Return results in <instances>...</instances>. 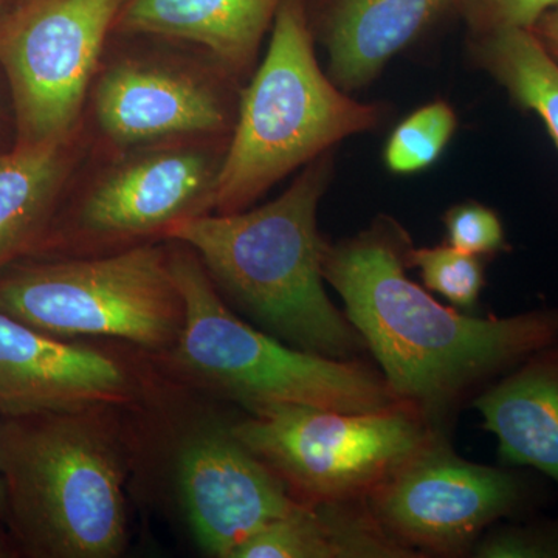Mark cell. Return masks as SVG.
I'll list each match as a JSON object with an SVG mask.
<instances>
[{"mask_svg":"<svg viewBox=\"0 0 558 558\" xmlns=\"http://www.w3.org/2000/svg\"><path fill=\"white\" fill-rule=\"evenodd\" d=\"M124 0H31L0 28V65L16 119L14 146L81 126L92 80Z\"/></svg>","mask_w":558,"mask_h":558,"instance_id":"10","label":"cell"},{"mask_svg":"<svg viewBox=\"0 0 558 558\" xmlns=\"http://www.w3.org/2000/svg\"><path fill=\"white\" fill-rule=\"evenodd\" d=\"M409 233L395 219L329 244L323 277L384 371L389 389L422 413L447 409L558 339V310L478 318L442 306L407 277Z\"/></svg>","mask_w":558,"mask_h":558,"instance_id":"1","label":"cell"},{"mask_svg":"<svg viewBox=\"0 0 558 558\" xmlns=\"http://www.w3.org/2000/svg\"><path fill=\"white\" fill-rule=\"evenodd\" d=\"M175 465L186 523L209 557L233 558L250 537L300 502L226 425H205L186 436Z\"/></svg>","mask_w":558,"mask_h":558,"instance_id":"12","label":"cell"},{"mask_svg":"<svg viewBox=\"0 0 558 558\" xmlns=\"http://www.w3.org/2000/svg\"><path fill=\"white\" fill-rule=\"evenodd\" d=\"M168 242L185 323L174 348L154 362L172 379L231 400L248 414L282 407L365 413L402 402L384 377L357 362L303 351L253 328L231 311L199 256Z\"/></svg>","mask_w":558,"mask_h":558,"instance_id":"4","label":"cell"},{"mask_svg":"<svg viewBox=\"0 0 558 558\" xmlns=\"http://www.w3.org/2000/svg\"><path fill=\"white\" fill-rule=\"evenodd\" d=\"M457 126V112L449 102L438 100L422 106L389 134L385 165L395 174L427 170L442 156Z\"/></svg>","mask_w":558,"mask_h":558,"instance_id":"20","label":"cell"},{"mask_svg":"<svg viewBox=\"0 0 558 558\" xmlns=\"http://www.w3.org/2000/svg\"><path fill=\"white\" fill-rule=\"evenodd\" d=\"M0 312L61 339H109L156 359L178 343L185 303L170 242L0 271Z\"/></svg>","mask_w":558,"mask_h":558,"instance_id":"6","label":"cell"},{"mask_svg":"<svg viewBox=\"0 0 558 558\" xmlns=\"http://www.w3.org/2000/svg\"><path fill=\"white\" fill-rule=\"evenodd\" d=\"M524 470L465 461L435 436L374 488L366 505L414 553L459 556L499 520L531 515L538 508L542 486Z\"/></svg>","mask_w":558,"mask_h":558,"instance_id":"11","label":"cell"},{"mask_svg":"<svg viewBox=\"0 0 558 558\" xmlns=\"http://www.w3.org/2000/svg\"><path fill=\"white\" fill-rule=\"evenodd\" d=\"M472 550L480 558H558V517L494 524Z\"/></svg>","mask_w":558,"mask_h":558,"instance_id":"22","label":"cell"},{"mask_svg":"<svg viewBox=\"0 0 558 558\" xmlns=\"http://www.w3.org/2000/svg\"><path fill=\"white\" fill-rule=\"evenodd\" d=\"M229 143L194 140L87 154L32 255L84 258L167 241L180 220L213 213Z\"/></svg>","mask_w":558,"mask_h":558,"instance_id":"7","label":"cell"},{"mask_svg":"<svg viewBox=\"0 0 558 558\" xmlns=\"http://www.w3.org/2000/svg\"><path fill=\"white\" fill-rule=\"evenodd\" d=\"M13 553H16L14 543L11 542L3 527H0V558L13 557Z\"/></svg>","mask_w":558,"mask_h":558,"instance_id":"26","label":"cell"},{"mask_svg":"<svg viewBox=\"0 0 558 558\" xmlns=\"http://www.w3.org/2000/svg\"><path fill=\"white\" fill-rule=\"evenodd\" d=\"M2 418V417H0ZM7 519V499L5 488H3L2 476H0V523L5 524Z\"/></svg>","mask_w":558,"mask_h":558,"instance_id":"27","label":"cell"},{"mask_svg":"<svg viewBox=\"0 0 558 558\" xmlns=\"http://www.w3.org/2000/svg\"><path fill=\"white\" fill-rule=\"evenodd\" d=\"M447 241L469 255H495L506 248L505 227L494 209L478 202L454 205L444 216Z\"/></svg>","mask_w":558,"mask_h":558,"instance_id":"23","label":"cell"},{"mask_svg":"<svg viewBox=\"0 0 558 558\" xmlns=\"http://www.w3.org/2000/svg\"><path fill=\"white\" fill-rule=\"evenodd\" d=\"M359 499L299 502L250 537L233 558H409L413 549L392 537Z\"/></svg>","mask_w":558,"mask_h":558,"instance_id":"18","label":"cell"},{"mask_svg":"<svg viewBox=\"0 0 558 558\" xmlns=\"http://www.w3.org/2000/svg\"><path fill=\"white\" fill-rule=\"evenodd\" d=\"M87 154L81 126L68 137L0 154V271L35 252Z\"/></svg>","mask_w":558,"mask_h":558,"instance_id":"17","label":"cell"},{"mask_svg":"<svg viewBox=\"0 0 558 558\" xmlns=\"http://www.w3.org/2000/svg\"><path fill=\"white\" fill-rule=\"evenodd\" d=\"M230 427L301 502L366 499L436 436L405 402L365 413L282 407Z\"/></svg>","mask_w":558,"mask_h":558,"instance_id":"9","label":"cell"},{"mask_svg":"<svg viewBox=\"0 0 558 558\" xmlns=\"http://www.w3.org/2000/svg\"><path fill=\"white\" fill-rule=\"evenodd\" d=\"M333 150L301 168L277 199L238 213L180 220L167 241L193 250L226 301L290 347L344 359L363 347L325 289L328 242L317 226Z\"/></svg>","mask_w":558,"mask_h":558,"instance_id":"2","label":"cell"},{"mask_svg":"<svg viewBox=\"0 0 558 558\" xmlns=\"http://www.w3.org/2000/svg\"><path fill=\"white\" fill-rule=\"evenodd\" d=\"M470 53L513 101L537 113L558 148V61L534 32L509 28L473 36Z\"/></svg>","mask_w":558,"mask_h":558,"instance_id":"19","label":"cell"},{"mask_svg":"<svg viewBox=\"0 0 558 558\" xmlns=\"http://www.w3.org/2000/svg\"><path fill=\"white\" fill-rule=\"evenodd\" d=\"M384 119V106L354 100L323 72L306 0H284L266 54L242 86L213 213L252 207L282 179Z\"/></svg>","mask_w":558,"mask_h":558,"instance_id":"5","label":"cell"},{"mask_svg":"<svg viewBox=\"0 0 558 558\" xmlns=\"http://www.w3.org/2000/svg\"><path fill=\"white\" fill-rule=\"evenodd\" d=\"M241 90L242 84L199 50L150 36L112 35L81 128L90 156L230 140Z\"/></svg>","mask_w":558,"mask_h":558,"instance_id":"8","label":"cell"},{"mask_svg":"<svg viewBox=\"0 0 558 558\" xmlns=\"http://www.w3.org/2000/svg\"><path fill=\"white\" fill-rule=\"evenodd\" d=\"M473 36L509 28L532 31L539 17L557 9L558 0H461Z\"/></svg>","mask_w":558,"mask_h":558,"instance_id":"24","label":"cell"},{"mask_svg":"<svg viewBox=\"0 0 558 558\" xmlns=\"http://www.w3.org/2000/svg\"><path fill=\"white\" fill-rule=\"evenodd\" d=\"M532 32L558 61V7L543 14L537 24L532 27Z\"/></svg>","mask_w":558,"mask_h":558,"instance_id":"25","label":"cell"},{"mask_svg":"<svg viewBox=\"0 0 558 558\" xmlns=\"http://www.w3.org/2000/svg\"><path fill=\"white\" fill-rule=\"evenodd\" d=\"M121 407L0 418V476L14 548L116 558L130 538V433Z\"/></svg>","mask_w":558,"mask_h":558,"instance_id":"3","label":"cell"},{"mask_svg":"<svg viewBox=\"0 0 558 558\" xmlns=\"http://www.w3.org/2000/svg\"><path fill=\"white\" fill-rule=\"evenodd\" d=\"M461 0H315L307 5L329 78L344 92L369 86L389 61Z\"/></svg>","mask_w":558,"mask_h":558,"instance_id":"15","label":"cell"},{"mask_svg":"<svg viewBox=\"0 0 558 558\" xmlns=\"http://www.w3.org/2000/svg\"><path fill=\"white\" fill-rule=\"evenodd\" d=\"M473 405L506 465L535 470L558 488V339L488 385Z\"/></svg>","mask_w":558,"mask_h":558,"instance_id":"16","label":"cell"},{"mask_svg":"<svg viewBox=\"0 0 558 558\" xmlns=\"http://www.w3.org/2000/svg\"><path fill=\"white\" fill-rule=\"evenodd\" d=\"M284 0H124L112 35L150 36L207 54L244 86Z\"/></svg>","mask_w":558,"mask_h":558,"instance_id":"14","label":"cell"},{"mask_svg":"<svg viewBox=\"0 0 558 558\" xmlns=\"http://www.w3.org/2000/svg\"><path fill=\"white\" fill-rule=\"evenodd\" d=\"M149 377L130 360L50 336L0 312V417L135 407Z\"/></svg>","mask_w":558,"mask_h":558,"instance_id":"13","label":"cell"},{"mask_svg":"<svg viewBox=\"0 0 558 558\" xmlns=\"http://www.w3.org/2000/svg\"><path fill=\"white\" fill-rule=\"evenodd\" d=\"M409 267H416L425 288L439 293L454 306L473 307L484 288L481 256L469 255L451 245L414 248L411 245Z\"/></svg>","mask_w":558,"mask_h":558,"instance_id":"21","label":"cell"}]
</instances>
